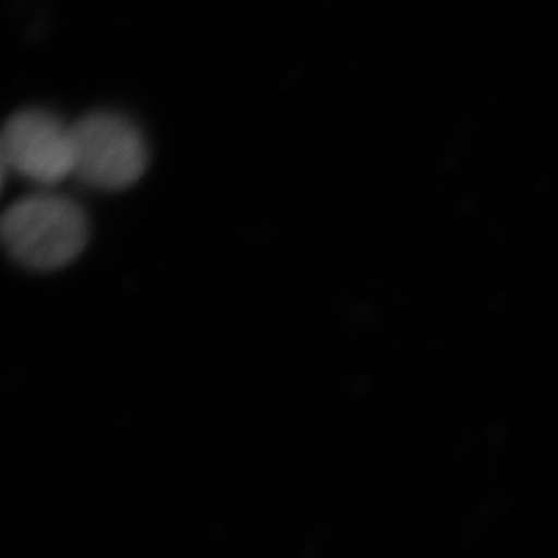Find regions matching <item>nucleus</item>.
Masks as SVG:
<instances>
[{
	"label": "nucleus",
	"mask_w": 558,
	"mask_h": 558,
	"mask_svg": "<svg viewBox=\"0 0 558 558\" xmlns=\"http://www.w3.org/2000/svg\"><path fill=\"white\" fill-rule=\"evenodd\" d=\"M75 172L101 191L133 186L143 177L149 151L135 122L117 112H92L71 124Z\"/></svg>",
	"instance_id": "2"
},
{
	"label": "nucleus",
	"mask_w": 558,
	"mask_h": 558,
	"mask_svg": "<svg viewBox=\"0 0 558 558\" xmlns=\"http://www.w3.org/2000/svg\"><path fill=\"white\" fill-rule=\"evenodd\" d=\"M9 255L34 271H57L80 257L89 228L80 205L54 193H36L13 203L0 223Z\"/></svg>",
	"instance_id": "1"
},
{
	"label": "nucleus",
	"mask_w": 558,
	"mask_h": 558,
	"mask_svg": "<svg viewBox=\"0 0 558 558\" xmlns=\"http://www.w3.org/2000/svg\"><path fill=\"white\" fill-rule=\"evenodd\" d=\"M2 163L36 184H57L75 172L71 124L48 110H21L2 129Z\"/></svg>",
	"instance_id": "3"
}]
</instances>
